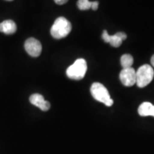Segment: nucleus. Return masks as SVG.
I'll use <instances>...</instances> for the list:
<instances>
[{"mask_svg": "<svg viewBox=\"0 0 154 154\" xmlns=\"http://www.w3.org/2000/svg\"><path fill=\"white\" fill-rule=\"evenodd\" d=\"M72 31V24L64 17H61L55 20L51 28V34L54 38H62L69 35Z\"/></svg>", "mask_w": 154, "mask_h": 154, "instance_id": "1", "label": "nucleus"}, {"mask_svg": "<svg viewBox=\"0 0 154 154\" xmlns=\"http://www.w3.org/2000/svg\"><path fill=\"white\" fill-rule=\"evenodd\" d=\"M91 94L94 99L97 101L104 103L106 106H111L113 104V101L111 99L110 94L107 88L101 83H94L91 86Z\"/></svg>", "mask_w": 154, "mask_h": 154, "instance_id": "2", "label": "nucleus"}, {"mask_svg": "<svg viewBox=\"0 0 154 154\" xmlns=\"http://www.w3.org/2000/svg\"><path fill=\"white\" fill-rule=\"evenodd\" d=\"M87 71V64L85 59H79L67 69L66 75L71 79L81 80L85 76Z\"/></svg>", "mask_w": 154, "mask_h": 154, "instance_id": "3", "label": "nucleus"}, {"mask_svg": "<svg viewBox=\"0 0 154 154\" xmlns=\"http://www.w3.org/2000/svg\"><path fill=\"white\" fill-rule=\"evenodd\" d=\"M136 72V84L139 88H143L149 85L153 80L154 71L152 66L149 64L143 65Z\"/></svg>", "mask_w": 154, "mask_h": 154, "instance_id": "4", "label": "nucleus"}, {"mask_svg": "<svg viewBox=\"0 0 154 154\" xmlns=\"http://www.w3.org/2000/svg\"><path fill=\"white\" fill-rule=\"evenodd\" d=\"M24 48L29 55L32 57H37L42 51V44L34 38H29L24 44Z\"/></svg>", "mask_w": 154, "mask_h": 154, "instance_id": "5", "label": "nucleus"}, {"mask_svg": "<svg viewBox=\"0 0 154 154\" xmlns=\"http://www.w3.org/2000/svg\"><path fill=\"white\" fill-rule=\"evenodd\" d=\"M119 78L121 83L126 86H132L136 84V72L132 67L123 69L120 72Z\"/></svg>", "mask_w": 154, "mask_h": 154, "instance_id": "6", "label": "nucleus"}, {"mask_svg": "<svg viewBox=\"0 0 154 154\" xmlns=\"http://www.w3.org/2000/svg\"><path fill=\"white\" fill-rule=\"evenodd\" d=\"M127 38V35L124 32H118L114 35H109L107 31H103L102 34V38L105 42L109 43L113 47H120L122 44L123 40Z\"/></svg>", "mask_w": 154, "mask_h": 154, "instance_id": "7", "label": "nucleus"}, {"mask_svg": "<svg viewBox=\"0 0 154 154\" xmlns=\"http://www.w3.org/2000/svg\"><path fill=\"white\" fill-rule=\"evenodd\" d=\"M29 101L32 104L39 108L42 111H47L50 109V103L44 99V96L38 94H34L29 97Z\"/></svg>", "mask_w": 154, "mask_h": 154, "instance_id": "8", "label": "nucleus"}, {"mask_svg": "<svg viewBox=\"0 0 154 154\" xmlns=\"http://www.w3.org/2000/svg\"><path fill=\"white\" fill-rule=\"evenodd\" d=\"M17 29V25L12 20H5L0 23V32L6 34H14Z\"/></svg>", "mask_w": 154, "mask_h": 154, "instance_id": "9", "label": "nucleus"}, {"mask_svg": "<svg viewBox=\"0 0 154 154\" xmlns=\"http://www.w3.org/2000/svg\"><path fill=\"white\" fill-rule=\"evenodd\" d=\"M153 105L150 102H143L139 106L138 112L140 116H149L152 115Z\"/></svg>", "mask_w": 154, "mask_h": 154, "instance_id": "10", "label": "nucleus"}, {"mask_svg": "<svg viewBox=\"0 0 154 154\" xmlns=\"http://www.w3.org/2000/svg\"><path fill=\"white\" fill-rule=\"evenodd\" d=\"M134 63V58L130 54H124L121 57V64L123 69L131 68Z\"/></svg>", "mask_w": 154, "mask_h": 154, "instance_id": "11", "label": "nucleus"}, {"mask_svg": "<svg viewBox=\"0 0 154 154\" xmlns=\"http://www.w3.org/2000/svg\"><path fill=\"white\" fill-rule=\"evenodd\" d=\"M92 2L89 0H79L77 2V6L80 10H88L91 8Z\"/></svg>", "mask_w": 154, "mask_h": 154, "instance_id": "12", "label": "nucleus"}, {"mask_svg": "<svg viewBox=\"0 0 154 154\" xmlns=\"http://www.w3.org/2000/svg\"><path fill=\"white\" fill-rule=\"evenodd\" d=\"M98 7H99V2L97 1L92 2V5H91V9L93 10H96L98 9Z\"/></svg>", "mask_w": 154, "mask_h": 154, "instance_id": "13", "label": "nucleus"}, {"mask_svg": "<svg viewBox=\"0 0 154 154\" xmlns=\"http://www.w3.org/2000/svg\"><path fill=\"white\" fill-rule=\"evenodd\" d=\"M68 1L69 0H54L55 3L57 4V5H64V4H66Z\"/></svg>", "mask_w": 154, "mask_h": 154, "instance_id": "14", "label": "nucleus"}, {"mask_svg": "<svg viewBox=\"0 0 154 154\" xmlns=\"http://www.w3.org/2000/svg\"><path fill=\"white\" fill-rule=\"evenodd\" d=\"M151 64L152 66L154 67V55H153V57H151Z\"/></svg>", "mask_w": 154, "mask_h": 154, "instance_id": "15", "label": "nucleus"}, {"mask_svg": "<svg viewBox=\"0 0 154 154\" xmlns=\"http://www.w3.org/2000/svg\"><path fill=\"white\" fill-rule=\"evenodd\" d=\"M151 116H153L154 117V105H153V111H152Z\"/></svg>", "mask_w": 154, "mask_h": 154, "instance_id": "16", "label": "nucleus"}, {"mask_svg": "<svg viewBox=\"0 0 154 154\" xmlns=\"http://www.w3.org/2000/svg\"><path fill=\"white\" fill-rule=\"evenodd\" d=\"M7 1H13V0H7Z\"/></svg>", "mask_w": 154, "mask_h": 154, "instance_id": "17", "label": "nucleus"}]
</instances>
